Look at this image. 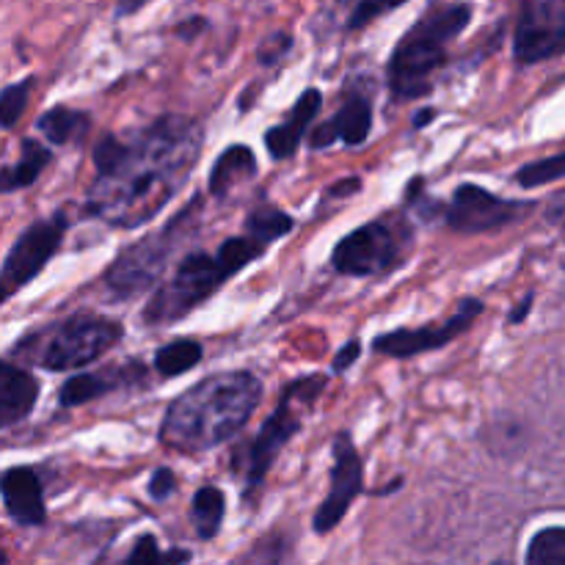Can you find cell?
Wrapping results in <instances>:
<instances>
[{
  "label": "cell",
  "mask_w": 565,
  "mask_h": 565,
  "mask_svg": "<svg viewBox=\"0 0 565 565\" xmlns=\"http://www.w3.org/2000/svg\"><path fill=\"white\" fill-rule=\"evenodd\" d=\"M202 154V127L191 116H160L141 130L105 136L94 147L88 210L110 226L147 224L191 177Z\"/></svg>",
  "instance_id": "1"
},
{
  "label": "cell",
  "mask_w": 565,
  "mask_h": 565,
  "mask_svg": "<svg viewBox=\"0 0 565 565\" xmlns=\"http://www.w3.org/2000/svg\"><path fill=\"white\" fill-rule=\"evenodd\" d=\"M263 401L252 373H218L182 392L166 412L160 441L182 456H199L241 434Z\"/></svg>",
  "instance_id": "2"
},
{
  "label": "cell",
  "mask_w": 565,
  "mask_h": 565,
  "mask_svg": "<svg viewBox=\"0 0 565 565\" xmlns=\"http://www.w3.org/2000/svg\"><path fill=\"white\" fill-rule=\"evenodd\" d=\"M263 243L246 235L224 241L215 254H191V257L182 259L174 276L154 292L143 318H147L149 326L177 323L188 312H193L199 303L207 301L230 276H235L237 270H243L254 259L263 257Z\"/></svg>",
  "instance_id": "3"
},
{
  "label": "cell",
  "mask_w": 565,
  "mask_h": 565,
  "mask_svg": "<svg viewBox=\"0 0 565 565\" xmlns=\"http://www.w3.org/2000/svg\"><path fill=\"white\" fill-rule=\"evenodd\" d=\"M472 20L467 3L430 6L417 25L397 42L390 58V86L397 97H423L430 92L428 77L445 64L447 42Z\"/></svg>",
  "instance_id": "4"
},
{
  "label": "cell",
  "mask_w": 565,
  "mask_h": 565,
  "mask_svg": "<svg viewBox=\"0 0 565 565\" xmlns=\"http://www.w3.org/2000/svg\"><path fill=\"white\" fill-rule=\"evenodd\" d=\"M326 390L323 375H309V379L292 381L290 386L281 395L279 406L270 414L268 419L259 428V436L254 439V445L248 447L246 456V489H257L263 486L265 475L274 467L276 456L281 452V447L292 439V436L301 430V408L312 406L315 397Z\"/></svg>",
  "instance_id": "5"
},
{
  "label": "cell",
  "mask_w": 565,
  "mask_h": 565,
  "mask_svg": "<svg viewBox=\"0 0 565 565\" xmlns=\"http://www.w3.org/2000/svg\"><path fill=\"white\" fill-rule=\"evenodd\" d=\"M121 326L116 320L103 318V315H75V318L64 320L47 345L39 353V362L44 370H75L86 367V364L97 362L103 353H108L116 342L121 340Z\"/></svg>",
  "instance_id": "6"
},
{
  "label": "cell",
  "mask_w": 565,
  "mask_h": 565,
  "mask_svg": "<svg viewBox=\"0 0 565 565\" xmlns=\"http://www.w3.org/2000/svg\"><path fill=\"white\" fill-rule=\"evenodd\" d=\"M191 210L193 207H185L169 226H166V230L154 232V235L149 237H141V241L127 246L125 252L110 263V268L105 270V285H108V290L114 292V296H138V292L149 290V287L160 279V274L166 270V263H169L171 248L180 241L177 232L185 224Z\"/></svg>",
  "instance_id": "7"
},
{
  "label": "cell",
  "mask_w": 565,
  "mask_h": 565,
  "mask_svg": "<svg viewBox=\"0 0 565 565\" xmlns=\"http://www.w3.org/2000/svg\"><path fill=\"white\" fill-rule=\"evenodd\" d=\"M403 254L401 232L386 221H373L337 243L331 265L345 276H381L395 268Z\"/></svg>",
  "instance_id": "8"
},
{
  "label": "cell",
  "mask_w": 565,
  "mask_h": 565,
  "mask_svg": "<svg viewBox=\"0 0 565 565\" xmlns=\"http://www.w3.org/2000/svg\"><path fill=\"white\" fill-rule=\"evenodd\" d=\"M66 232L64 215H53L47 221H36L20 235V241L11 246L3 268H0V303L14 296L17 290L36 279L39 270L50 263L55 248L61 246Z\"/></svg>",
  "instance_id": "9"
},
{
  "label": "cell",
  "mask_w": 565,
  "mask_h": 565,
  "mask_svg": "<svg viewBox=\"0 0 565 565\" xmlns=\"http://www.w3.org/2000/svg\"><path fill=\"white\" fill-rule=\"evenodd\" d=\"M331 452H334V467H331L329 494H326L323 505L315 513V533L320 535L331 533V530L342 522L348 508L353 505V500H356L364 489L362 458H359V450L348 430H340V434L334 436Z\"/></svg>",
  "instance_id": "10"
},
{
  "label": "cell",
  "mask_w": 565,
  "mask_h": 565,
  "mask_svg": "<svg viewBox=\"0 0 565 565\" xmlns=\"http://www.w3.org/2000/svg\"><path fill=\"white\" fill-rule=\"evenodd\" d=\"M565 47V0H522L516 25V58L535 64Z\"/></svg>",
  "instance_id": "11"
},
{
  "label": "cell",
  "mask_w": 565,
  "mask_h": 565,
  "mask_svg": "<svg viewBox=\"0 0 565 565\" xmlns=\"http://www.w3.org/2000/svg\"><path fill=\"white\" fill-rule=\"evenodd\" d=\"M530 204L508 202V199L494 196L480 185H461L452 193V202L447 207L445 218L452 232L461 235H480V232H494L511 221L522 218Z\"/></svg>",
  "instance_id": "12"
},
{
  "label": "cell",
  "mask_w": 565,
  "mask_h": 565,
  "mask_svg": "<svg viewBox=\"0 0 565 565\" xmlns=\"http://www.w3.org/2000/svg\"><path fill=\"white\" fill-rule=\"evenodd\" d=\"M480 312H483V303H480L478 298H467L447 323L425 326V329L390 331V334L375 337L373 351L384 353V356H395V359H412V356H419V353L436 351V348L450 345L461 331H467Z\"/></svg>",
  "instance_id": "13"
},
{
  "label": "cell",
  "mask_w": 565,
  "mask_h": 565,
  "mask_svg": "<svg viewBox=\"0 0 565 565\" xmlns=\"http://www.w3.org/2000/svg\"><path fill=\"white\" fill-rule=\"evenodd\" d=\"M0 494L9 516L22 527H39L47 519L42 500V483L31 467H11L0 475Z\"/></svg>",
  "instance_id": "14"
},
{
  "label": "cell",
  "mask_w": 565,
  "mask_h": 565,
  "mask_svg": "<svg viewBox=\"0 0 565 565\" xmlns=\"http://www.w3.org/2000/svg\"><path fill=\"white\" fill-rule=\"evenodd\" d=\"M373 127V103L364 94H351L342 108L312 132V149L331 147L334 141H345L348 147H359L367 141Z\"/></svg>",
  "instance_id": "15"
},
{
  "label": "cell",
  "mask_w": 565,
  "mask_h": 565,
  "mask_svg": "<svg viewBox=\"0 0 565 565\" xmlns=\"http://www.w3.org/2000/svg\"><path fill=\"white\" fill-rule=\"evenodd\" d=\"M320 105H323V97H320L318 88H307V92L298 97V103L292 105V110L287 114V119L265 132V147H268L270 158L285 160V158H292V154L298 152V147H301V141H303V132L309 130V125L315 121V116L320 114Z\"/></svg>",
  "instance_id": "16"
},
{
  "label": "cell",
  "mask_w": 565,
  "mask_h": 565,
  "mask_svg": "<svg viewBox=\"0 0 565 565\" xmlns=\"http://www.w3.org/2000/svg\"><path fill=\"white\" fill-rule=\"evenodd\" d=\"M132 379H141V367L138 364H130L127 370L125 364H119V367H110L108 373L105 370H99V373H81L61 386L58 403L64 408L83 406V403H92L97 397L108 395V392L119 390V386L130 384Z\"/></svg>",
  "instance_id": "17"
},
{
  "label": "cell",
  "mask_w": 565,
  "mask_h": 565,
  "mask_svg": "<svg viewBox=\"0 0 565 565\" xmlns=\"http://www.w3.org/2000/svg\"><path fill=\"white\" fill-rule=\"evenodd\" d=\"M39 397V384L28 370L0 362V425L25 419Z\"/></svg>",
  "instance_id": "18"
},
{
  "label": "cell",
  "mask_w": 565,
  "mask_h": 565,
  "mask_svg": "<svg viewBox=\"0 0 565 565\" xmlns=\"http://www.w3.org/2000/svg\"><path fill=\"white\" fill-rule=\"evenodd\" d=\"M257 174V158H254L252 147L246 143H232L215 160L213 171H210V193L218 199L230 196L232 188L243 185L246 180Z\"/></svg>",
  "instance_id": "19"
},
{
  "label": "cell",
  "mask_w": 565,
  "mask_h": 565,
  "mask_svg": "<svg viewBox=\"0 0 565 565\" xmlns=\"http://www.w3.org/2000/svg\"><path fill=\"white\" fill-rule=\"evenodd\" d=\"M50 149L42 147L36 141H22V154L11 169L0 171V191L9 193V191H20V188H28L36 182V177L42 174L44 166L50 163Z\"/></svg>",
  "instance_id": "20"
},
{
  "label": "cell",
  "mask_w": 565,
  "mask_h": 565,
  "mask_svg": "<svg viewBox=\"0 0 565 565\" xmlns=\"http://www.w3.org/2000/svg\"><path fill=\"white\" fill-rule=\"evenodd\" d=\"M224 513H226V497L221 489H215V486H204V489H199L196 494H193L191 522L202 541H210L218 535L221 522H224Z\"/></svg>",
  "instance_id": "21"
},
{
  "label": "cell",
  "mask_w": 565,
  "mask_h": 565,
  "mask_svg": "<svg viewBox=\"0 0 565 565\" xmlns=\"http://www.w3.org/2000/svg\"><path fill=\"white\" fill-rule=\"evenodd\" d=\"M39 130L47 136L50 143H70L75 138L86 136L88 116L83 110L53 108L39 119Z\"/></svg>",
  "instance_id": "22"
},
{
  "label": "cell",
  "mask_w": 565,
  "mask_h": 565,
  "mask_svg": "<svg viewBox=\"0 0 565 565\" xmlns=\"http://www.w3.org/2000/svg\"><path fill=\"white\" fill-rule=\"evenodd\" d=\"M199 362H202V345L196 340H174L154 353V370L166 379L185 375Z\"/></svg>",
  "instance_id": "23"
},
{
  "label": "cell",
  "mask_w": 565,
  "mask_h": 565,
  "mask_svg": "<svg viewBox=\"0 0 565 565\" xmlns=\"http://www.w3.org/2000/svg\"><path fill=\"white\" fill-rule=\"evenodd\" d=\"M292 230V218L285 210L276 207H257L252 210V215L246 218V235L254 237L257 243H263L265 248L274 241L285 237Z\"/></svg>",
  "instance_id": "24"
},
{
  "label": "cell",
  "mask_w": 565,
  "mask_h": 565,
  "mask_svg": "<svg viewBox=\"0 0 565 565\" xmlns=\"http://www.w3.org/2000/svg\"><path fill=\"white\" fill-rule=\"evenodd\" d=\"M530 565H565V527H546L527 550Z\"/></svg>",
  "instance_id": "25"
},
{
  "label": "cell",
  "mask_w": 565,
  "mask_h": 565,
  "mask_svg": "<svg viewBox=\"0 0 565 565\" xmlns=\"http://www.w3.org/2000/svg\"><path fill=\"white\" fill-rule=\"evenodd\" d=\"M28 94H31V81L14 83V86L3 88L0 92V127H14L20 121V116L25 114Z\"/></svg>",
  "instance_id": "26"
},
{
  "label": "cell",
  "mask_w": 565,
  "mask_h": 565,
  "mask_svg": "<svg viewBox=\"0 0 565 565\" xmlns=\"http://www.w3.org/2000/svg\"><path fill=\"white\" fill-rule=\"evenodd\" d=\"M565 177V152L557 154V158H546L539 160V163H530L519 171V182L524 188H535V185H544V182L552 180H561Z\"/></svg>",
  "instance_id": "27"
},
{
  "label": "cell",
  "mask_w": 565,
  "mask_h": 565,
  "mask_svg": "<svg viewBox=\"0 0 565 565\" xmlns=\"http://www.w3.org/2000/svg\"><path fill=\"white\" fill-rule=\"evenodd\" d=\"M403 3H406V0H359L351 20H348V28H351V31H362L364 25H370V22L379 20L381 14H386V11L397 9V6Z\"/></svg>",
  "instance_id": "28"
},
{
  "label": "cell",
  "mask_w": 565,
  "mask_h": 565,
  "mask_svg": "<svg viewBox=\"0 0 565 565\" xmlns=\"http://www.w3.org/2000/svg\"><path fill=\"white\" fill-rule=\"evenodd\" d=\"M127 563H166V555L158 550V541L152 535H143L127 555Z\"/></svg>",
  "instance_id": "29"
},
{
  "label": "cell",
  "mask_w": 565,
  "mask_h": 565,
  "mask_svg": "<svg viewBox=\"0 0 565 565\" xmlns=\"http://www.w3.org/2000/svg\"><path fill=\"white\" fill-rule=\"evenodd\" d=\"M174 489H177V478L171 469H158V472L152 475V480H149V494H152L154 500H166Z\"/></svg>",
  "instance_id": "30"
},
{
  "label": "cell",
  "mask_w": 565,
  "mask_h": 565,
  "mask_svg": "<svg viewBox=\"0 0 565 565\" xmlns=\"http://www.w3.org/2000/svg\"><path fill=\"white\" fill-rule=\"evenodd\" d=\"M287 47H290V39H287L285 33H276L268 44L259 47V58H263V64H276V61L285 55Z\"/></svg>",
  "instance_id": "31"
},
{
  "label": "cell",
  "mask_w": 565,
  "mask_h": 565,
  "mask_svg": "<svg viewBox=\"0 0 565 565\" xmlns=\"http://www.w3.org/2000/svg\"><path fill=\"white\" fill-rule=\"evenodd\" d=\"M359 356H362V342L351 340V342H348V345L342 348V351L334 356V373H345V370L351 367V364L356 362Z\"/></svg>",
  "instance_id": "32"
},
{
  "label": "cell",
  "mask_w": 565,
  "mask_h": 565,
  "mask_svg": "<svg viewBox=\"0 0 565 565\" xmlns=\"http://www.w3.org/2000/svg\"><path fill=\"white\" fill-rule=\"evenodd\" d=\"M143 3H147V0H119V14H132V11L141 9Z\"/></svg>",
  "instance_id": "33"
},
{
  "label": "cell",
  "mask_w": 565,
  "mask_h": 565,
  "mask_svg": "<svg viewBox=\"0 0 565 565\" xmlns=\"http://www.w3.org/2000/svg\"><path fill=\"white\" fill-rule=\"evenodd\" d=\"M434 114H436L434 108H425V110H419V114L414 116V127H425V121H430V119H434Z\"/></svg>",
  "instance_id": "34"
},
{
  "label": "cell",
  "mask_w": 565,
  "mask_h": 565,
  "mask_svg": "<svg viewBox=\"0 0 565 565\" xmlns=\"http://www.w3.org/2000/svg\"><path fill=\"white\" fill-rule=\"evenodd\" d=\"M527 309H530V298H527V301H524V303H522V307H519V309H516V312H513V315H511V320H513V323H519V320H522V318H524V315H527Z\"/></svg>",
  "instance_id": "35"
},
{
  "label": "cell",
  "mask_w": 565,
  "mask_h": 565,
  "mask_svg": "<svg viewBox=\"0 0 565 565\" xmlns=\"http://www.w3.org/2000/svg\"><path fill=\"white\" fill-rule=\"evenodd\" d=\"M6 563V555H3V552H0V565H3Z\"/></svg>",
  "instance_id": "36"
}]
</instances>
